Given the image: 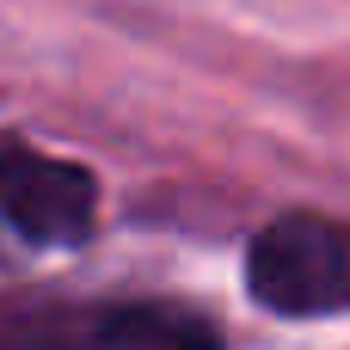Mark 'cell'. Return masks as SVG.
<instances>
[{
  "label": "cell",
  "mask_w": 350,
  "mask_h": 350,
  "mask_svg": "<svg viewBox=\"0 0 350 350\" xmlns=\"http://www.w3.org/2000/svg\"><path fill=\"white\" fill-rule=\"evenodd\" d=\"M246 295L271 314L314 320L350 308V228L332 215L295 209L252 234L246 246Z\"/></svg>",
  "instance_id": "1"
},
{
  "label": "cell",
  "mask_w": 350,
  "mask_h": 350,
  "mask_svg": "<svg viewBox=\"0 0 350 350\" xmlns=\"http://www.w3.org/2000/svg\"><path fill=\"white\" fill-rule=\"evenodd\" d=\"M0 215L37 246H74L98 221V178L74 160L0 142Z\"/></svg>",
  "instance_id": "2"
},
{
  "label": "cell",
  "mask_w": 350,
  "mask_h": 350,
  "mask_svg": "<svg viewBox=\"0 0 350 350\" xmlns=\"http://www.w3.org/2000/svg\"><path fill=\"white\" fill-rule=\"evenodd\" d=\"M92 350H221V332L178 301H129L98 308Z\"/></svg>",
  "instance_id": "3"
},
{
  "label": "cell",
  "mask_w": 350,
  "mask_h": 350,
  "mask_svg": "<svg viewBox=\"0 0 350 350\" xmlns=\"http://www.w3.org/2000/svg\"><path fill=\"white\" fill-rule=\"evenodd\" d=\"M98 308L49 295H0V350H92Z\"/></svg>",
  "instance_id": "4"
}]
</instances>
